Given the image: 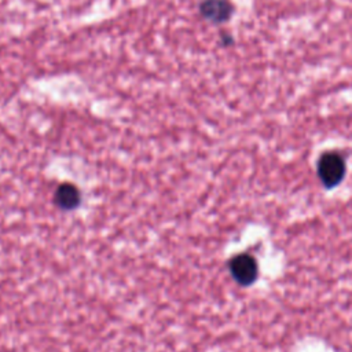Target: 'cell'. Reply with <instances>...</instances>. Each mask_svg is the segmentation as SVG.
Returning a JSON list of instances; mask_svg holds the SVG:
<instances>
[{
  "instance_id": "1",
  "label": "cell",
  "mask_w": 352,
  "mask_h": 352,
  "mask_svg": "<svg viewBox=\"0 0 352 352\" xmlns=\"http://www.w3.org/2000/svg\"><path fill=\"white\" fill-rule=\"evenodd\" d=\"M318 175L326 187L337 186L345 175V161L337 153H324L318 162Z\"/></svg>"
},
{
  "instance_id": "2",
  "label": "cell",
  "mask_w": 352,
  "mask_h": 352,
  "mask_svg": "<svg viewBox=\"0 0 352 352\" xmlns=\"http://www.w3.org/2000/svg\"><path fill=\"white\" fill-rule=\"evenodd\" d=\"M230 271L238 283L246 286L257 278V263L249 254H238L231 260Z\"/></svg>"
},
{
  "instance_id": "3",
  "label": "cell",
  "mask_w": 352,
  "mask_h": 352,
  "mask_svg": "<svg viewBox=\"0 0 352 352\" xmlns=\"http://www.w3.org/2000/svg\"><path fill=\"white\" fill-rule=\"evenodd\" d=\"M199 14L212 23H223L231 18L232 4L228 0H202Z\"/></svg>"
},
{
  "instance_id": "4",
  "label": "cell",
  "mask_w": 352,
  "mask_h": 352,
  "mask_svg": "<svg viewBox=\"0 0 352 352\" xmlns=\"http://www.w3.org/2000/svg\"><path fill=\"white\" fill-rule=\"evenodd\" d=\"M56 204L63 209H72L80 202L78 190L72 184H62L55 194Z\"/></svg>"
}]
</instances>
